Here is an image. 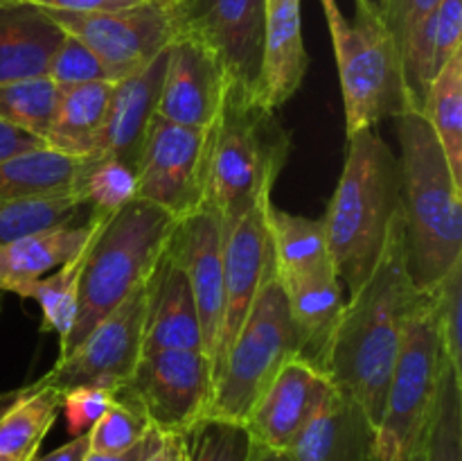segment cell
Wrapping results in <instances>:
<instances>
[{"instance_id":"1","label":"cell","mask_w":462,"mask_h":461,"mask_svg":"<svg viewBox=\"0 0 462 461\" xmlns=\"http://www.w3.org/2000/svg\"><path fill=\"white\" fill-rule=\"evenodd\" d=\"M418 294L406 269L400 208L377 265L343 306L328 362L334 387L355 398L377 428L402 333Z\"/></svg>"},{"instance_id":"2","label":"cell","mask_w":462,"mask_h":461,"mask_svg":"<svg viewBox=\"0 0 462 461\" xmlns=\"http://www.w3.org/2000/svg\"><path fill=\"white\" fill-rule=\"evenodd\" d=\"M393 120L402 149L406 269L418 292H431L462 260V185L420 108H406Z\"/></svg>"},{"instance_id":"3","label":"cell","mask_w":462,"mask_h":461,"mask_svg":"<svg viewBox=\"0 0 462 461\" xmlns=\"http://www.w3.org/2000/svg\"><path fill=\"white\" fill-rule=\"evenodd\" d=\"M400 158L374 129L347 136L346 165L325 211L328 251L337 276L356 292L382 256L400 211Z\"/></svg>"},{"instance_id":"4","label":"cell","mask_w":462,"mask_h":461,"mask_svg":"<svg viewBox=\"0 0 462 461\" xmlns=\"http://www.w3.org/2000/svg\"><path fill=\"white\" fill-rule=\"evenodd\" d=\"M289 147L291 140L275 113L257 104L248 86L228 81L215 122L208 185V206L221 217L224 230L271 199Z\"/></svg>"},{"instance_id":"5","label":"cell","mask_w":462,"mask_h":461,"mask_svg":"<svg viewBox=\"0 0 462 461\" xmlns=\"http://www.w3.org/2000/svg\"><path fill=\"white\" fill-rule=\"evenodd\" d=\"M174 229V217L144 199H134L104 221L88 249L75 325L66 342L59 343V357L81 343L135 285L152 274Z\"/></svg>"},{"instance_id":"6","label":"cell","mask_w":462,"mask_h":461,"mask_svg":"<svg viewBox=\"0 0 462 461\" xmlns=\"http://www.w3.org/2000/svg\"><path fill=\"white\" fill-rule=\"evenodd\" d=\"M346 107V134L374 129L386 118L415 107L409 93L400 50L377 9L356 3L355 21L337 0H320ZM418 108V107H415Z\"/></svg>"},{"instance_id":"7","label":"cell","mask_w":462,"mask_h":461,"mask_svg":"<svg viewBox=\"0 0 462 461\" xmlns=\"http://www.w3.org/2000/svg\"><path fill=\"white\" fill-rule=\"evenodd\" d=\"M298 351L300 343L289 312L287 294L275 271V262H271L251 312L217 366L208 416L246 423L262 393L273 382L280 369L298 357Z\"/></svg>"},{"instance_id":"8","label":"cell","mask_w":462,"mask_h":461,"mask_svg":"<svg viewBox=\"0 0 462 461\" xmlns=\"http://www.w3.org/2000/svg\"><path fill=\"white\" fill-rule=\"evenodd\" d=\"M442 364L436 294L420 292L406 319L377 428L379 459L388 461L427 428Z\"/></svg>"},{"instance_id":"9","label":"cell","mask_w":462,"mask_h":461,"mask_svg":"<svg viewBox=\"0 0 462 461\" xmlns=\"http://www.w3.org/2000/svg\"><path fill=\"white\" fill-rule=\"evenodd\" d=\"M212 136L215 125L210 129H194L156 113L147 127L135 165L138 199L162 208L176 221L208 206Z\"/></svg>"},{"instance_id":"10","label":"cell","mask_w":462,"mask_h":461,"mask_svg":"<svg viewBox=\"0 0 462 461\" xmlns=\"http://www.w3.org/2000/svg\"><path fill=\"white\" fill-rule=\"evenodd\" d=\"M215 391V369L203 351L143 353L116 393L129 398L162 434H185L206 419Z\"/></svg>"},{"instance_id":"11","label":"cell","mask_w":462,"mask_h":461,"mask_svg":"<svg viewBox=\"0 0 462 461\" xmlns=\"http://www.w3.org/2000/svg\"><path fill=\"white\" fill-rule=\"evenodd\" d=\"M152 274L135 285L125 301L113 307L68 355L59 357L43 375L50 384L68 391L79 384L117 389L131 378L143 357Z\"/></svg>"},{"instance_id":"12","label":"cell","mask_w":462,"mask_h":461,"mask_svg":"<svg viewBox=\"0 0 462 461\" xmlns=\"http://www.w3.org/2000/svg\"><path fill=\"white\" fill-rule=\"evenodd\" d=\"M176 36L210 50L233 84L255 89L264 43L266 0H161Z\"/></svg>"},{"instance_id":"13","label":"cell","mask_w":462,"mask_h":461,"mask_svg":"<svg viewBox=\"0 0 462 461\" xmlns=\"http://www.w3.org/2000/svg\"><path fill=\"white\" fill-rule=\"evenodd\" d=\"M66 34L88 45L117 80L147 66L174 41L170 9L161 0H144L120 12H48Z\"/></svg>"},{"instance_id":"14","label":"cell","mask_w":462,"mask_h":461,"mask_svg":"<svg viewBox=\"0 0 462 461\" xmlns=\"http://www.w3.org/2000/svg\"><path fill=\"white\" fill-rule=\"evenodd\" d=\"M224 221L212 206L176 221L170 251L183 267L201 321L203 353L215 355L224 321Z\"/></svg>"},{"instance_id":"15","label":"cell","mask_w":462,"mask_h":461,"mask_svg":"<svg viewBox=\"0 0 462 461\" xmlns=\"http://www.w3.org/2000/svg\"><path fill=\"white\" fill-rule=\"evenodd\" d=\"M271 199L257 203L251 212L226 229L224 240V321L219 342L212 355V369L224 360L235 334L251 312L253 301L262 287L266 269L273 262L266 208Z\"/></svg>"},{"instance_id":"16","label":"cell","mask_w":462,"mask_h":461,"mask_svg":"<svg viewBox=\"0 0 462 461\" xmlns=\"http://www.w3.org/2000/svg\"><path fill=\"white\" fill-rule=\"evenodd\" d=\"M228 77L215 54L189 36L167 45L165 72L156 113L194 129H210L221 111Z\"/></svg>"},{"instance_id":"17","label":"cell","mask_w":462,"mask_h":461,"mask_svg":"<svg viewBox=\"0 0 462 461\" xmlns=\"http://www.w3.org/2000/svg\"><path fill=\"white\" fill-rule=\"evenodd\" d=\"M332 387V380L323 371L300 357H293L255 402L246 419L248 432L262 446L287 450L311 416L320 409Z\"/></svg>"},{"instance_id":"18","label":"cell","mask_w":462,"mask_h":461,"mask_svg":"<svg viewBox=\"0 0 462 461\" xmlns=\"http://www.w3.org/2000/svg\"><path fill=\"white\" fill-rule=\"evenodd\" d=\"M284 452L293 461H382L377 425L355 398L337 387Z\"/></svg>"},{"instance_id":"19","label":"cell","mask_w":462,"mask_h":461,"mask_svg":"<svg viewBox=\"0 0 462 461\" xmlns=\"http://www.w3.org/2000/svg\"><path fill=\"white\" fill-rule=\"evenodd\" d=\"M310 71L302 36L300 0H266L264 43L253 98L266 111H280L300 90Z\"/></svg>"},{"instance_id":"20","label":"cell","mask_w":462,"mask_h":461,"mask_svg":"<svg viewBox=\"0 0 462 461\" xmlns=\"http://www.w3.org/2000/svg\"><path fill=\"white\" fill-rule=\"evenodd\" d=\"M165 59L167 48L140 71L113 81L111 102H108L97 154L117 158L135 170L147 127L156 116Z\"/></svg>"},{"instance_id":"21","label":"cell","mask_w":462,"mask_h":461,"mask_svg":"<svg viewBox=\"0 0 462 461\" xmlns=\"http://www.w3.org/2000/svg\"><path fill=\"white\" fill-rule=\"evenodd\" d=\"M280 283L287 294L289 312L300 343L298 357L328 375L332 339L337 333L338 316L346 306L343 283L337 276V269L325 267L310 274L280 278Z\"/></svg>"},{"instance_id":"22","label":"cell","mask_w":462,"mask_h":461,"mask_svg":"<svg viewBox=\"0 0 462 461\" xmlns=\"http://www.w3.org/2000/svg\"><path fill=\"white\" fill-rule=\"evenodd\" d=\"M203 351L201 321L180 262L171 256L170 244L153 267L143 353Z\"/></svg>"},{"instance_id":"23","label":"cell","mask_w":462,"mask_h":461,"mask_svg":"<svg viewBox=\"0 0 462 461\" xmlns=\"http://www.w3.org/2000/svg\"><path fill=\"white\" fill-rule=\"evenodd\" d=\"M63 39L66 32L45 9L0 5V86L45 75Z\"/></svg>"},{"instance_id":"24","label":"cell","mask_w":462,"mask_h":461,"mask_svg":"<svg viewBox=\"0 0 462 461\" xmlns=\"http://www.w3.org/2000/svg\"><path fill=\"white\" fill-rule=\"evenodd\" d=\"M63 391L41 375L36 382L0 393V455L30 461L61 411Z\"/></svg>"},{"instance_id":"25","label":"cell","mask_w":462,"mask_h":461,"mask_svg":"<svg viewBox=\"0 0 462 461\" xmlns=\"http://www.w3.org/2000/svg\"><path fill=\"white\" fill-rule=\"evenodd\" d=\"M113 81L59 89L45 147L70 158H90L99 152Z\"/></svg>"},{"instance_id":"26","label":"cell","mask_w":462,"mask_h":461,"mask_svg":"<svg viewBox=\"0 0 462 461\" xmlns=\"http://www.w3.org/2000/svg\"><path fill=\"white\" fill-rule=\"evenodd\" d=\"M93 226L95 215L90 212L84 224L57 226L0 244V294H21L23 287L63 265L88 240Z\"/></svg>"},{"instance_id":"27","label":"cell","mask_w":462,"mask_h":461,"mask_svg":"<svg viewBox=\"0 0 462 461\" xmlns=\"http://www.w3.org/2000/svg\"><path fill=\"white\" fill-rule=\"evenodd\" d=\"M266 220H269L275 271L280 278L334 267L328 251L323 217L311 220V217L293 215L271 202L266 208Z\"/></svg>"},{"instance_id":"28","label":"cell","mask_w":462,"mask_h":461,"mask_svg":"<svg viewBox=\"0 0 462 461\" xmlns=\"http://www.w3.org/2000/svg\"><path fill=\"white\" fill-rule=\"evenodd\" d=\"M95 215V226L90 230L88 240L81 244L79 251L72 258H68L63 265H59L57 269L50 271L43 278L34 280L27 287H23V292L18 296L23 298H34L41 307V315H43V324L41 330L43 333H54L59 337V343L66 342V337L70 334L72 325H75L77 316V301H79V285H81V274H84L86 258H88V249L93 244V238L97 235V230L102 229L104 221L111 215H104V212H93Z\"/></svg>"},{"instance_id":"29","label":"cell","mask_w":462,"mask_h":461,"mask_svg":"<svg viewBox=\"0 0 462 461\" xmlns=\"http://www.w3.org/2000/svg\"><path fill=\"white\" fill-rule=\"evenodd\" d=\"M79 165L81 158L63 156L48 147L5 158L0 161V202L72 194Z\"/></svg>"},{"instance_id":"30","label":"cell","mask_w":462,"mask_h":461,"mask_svg":"<svg viewBox=\"0 0 462 461\" xmlns=\"http://www.w3.org/2000/svg\"><path fill=\"white\" fill-rule=\"evenodd\" d=\"M420 111L431 125L451 174L462 185V50L436 72Z\"/></svg>"},{"instance_id":"31","label":"cell","mask_w":462,"mask_h":461,"mask_svg":"<svg viewBox=\"0 0 462 461\" xmlns=\"http://www.w3.org/2000/svg\"><path fill=\"white\" fill-rule=\"evenodd\" d=\"M72 194L81 206H88L90 212L113 215L126 203L138 199L135 170L117 158L104 156V154L81 158Z\"/></svg>"},{"instance_id":"32","label":"cell","mask_w":462,"mask_h":461,"mask_svg":"<svg viewBox=\"0 0 462 461\" xmlns=\"http://www.w3.org/2000/svg\"><path fill=\"white\" fill-rule=\"evenodd\" d=\"M424 461H462V373L447 360L427 419Z\"/></svg>"},{"instance_id":"33","label":"cell","mask_w":462,"mask_h":461,"mask_svg":"<svg viewBox=\"0 0 462 461\" xmlns=\"http://www.w3.org/2000/svg\"><path fill=\"white\" fill-rule=\"evenodd\" d=\"M59 86L48 75L12 81L0 86V118L45 143Z\"/></svg>"},{"instance_id":"34","label":"cell","mask_w":462,"mask_h":461,"mask_svg":"<svg viewBox=\"0 0 462 461\" xmlns=\"http://www.w3.org/2000/svg\"><path fill=\"white\" fill-rule=\"evenodd\" d=\"M81 203L72 194L61 197H30L0 202V244L75 224Z\"/></svg>"},{"instance_id":"35","label":"cell","mask_w":462,"mask_h":461,"mask_svg":"<svg viewBox=\"0 0 462 461\" xmlns=\"http://www.w3.org/2000/svg\"><path fill=\"white\" fill-rule=\"evenodd\" d=\"M253 434L246 423L206 416L185 432L188 461H248Z\"/></svg>"},{"instance_id":"36","label":"cell","mask_w":462,"mask_h":461,"mask_svg":"<svg viewBox=\"0 0 462 461\" xmlns=\"http://www.w3.org/2000/svg\"><path fill=\"white\" fill-rule=\"evenodd\" d=\"M147 416L129 398L116 393L108 409L88 432L90 452H122L140 441L152 429Z\"/></svg>"},{"instance_id":"37","label":"cell","mask_w":462,"mask_h":461,"mask_svg":"<svg viewBox=\"0 0 462 461\" xmlns=\"http://www.w3.org/2000/svg\"><path fill=\"white\" fill-rule=\"evenodd\" d=\"M45 75L59 86H81L95 84V81H117V75L88 48L75 36L66 34L61 45L54 52Z\"/></svg>"},{"instance_id":"38","label":"cell","mask_w":462,"mask_h":461,"mask_svg":"<svg viewBox=\"0 0 462 461\" xmlns=\"http://www.w3.org/2000/svg\"><path fill=\"white\" fill-rule=\"evenodd\" d=\"M438 306V325H440L442 355L462 373V260L456 262L449 274L433 287Z\"/></svg>"},{"instance_id":"39","label":"cell","mask_w":462,"mask_h":461,"mask_svg":"<svg viewBox=\"0 0 462 461\" xmlns=\"http://www.w3.org/2000/svg\"><path fill=\"white\" fill-rule=\"evenodd\" d=\"M113 396H116V389L102 387V384H79L63 391L61 414L66 416V429L70 438L88 434L108 409Z\"/></svg>"},{"instance_id":"40","label":"cell","mask_w":462,"mask_h":461,"mask_svg":"<svg viewBox=\"0 0 462 461\" xmlns=\"http://www.w3.org/2000/svg\"><path fill=\"white\" fill-rule=\"evenodd\" d=\"M438 0H386L382 18L386 30L395 41L400 57L404 54L406 43L420 27L429 25L436 14Z\"/></svg>"},{"instance_id":"41","label":"cell","mask_w":462,"mask_h":461,"mask_svg":"<svg viewBox=\"0 0 462 461\" xmlns=\"http://www.w3.org/2000/svg\"><path fill=\"white\" fill-rule=\"evenodd\" d=\"M462 50V0H438L433 14V77Z\"/></svg>"},{"instance_id":"42","label":"cell","mask_w":462,"mask_h":461,"mask_svg":"<svg viewBox=\"0 0 462 461\" xmlns=\"http://www.w3.org/2000/svg\"><path fill=\"white\" fill-rule=\"evenodd\" d=\"M18 3L34 5L45 12H68V14H99V12H120V9L134 7L144 0H18Z\"/></svg>"},{"instance_id":"43","label":"cell","mask_w":462,"mask_h":461,"mask_svg":"<svg viewBox=\"0 0 462 461\" xmlns=\"http://www.w3.org/2000/svg\"><path fill=\"white\" fill-rule=\"evenodd\" d=\"M162 432H158L156 428L149 429L143 438H140L135 446H131L129 450L122 452H90L84 456V461H149V456L161 447Z\"/></svg>"},{"instance_id":"44","label":"cell","mask_w":462,"mask_h":461,"mask_svg":"<svg viewBox=\"0 0 462 461\" xmlns=\"http://www.w3.org/2000/svg\"><path fill=\"white\" fill-rule=\"evenodd\" d=\"M45 147V143L36 136L27 134V131L18 129V127L9 125L0 118V161L5 158L18 156V154L34 152V149Z\"/></svg>"},{"instance_id":"45","label":"cell","mask_w":462,"mask_h":461,"mask_svg":"<svg viewBox=\"0 0 462 461\" xmlns=\"http://www.w3.org/2000/svg\"><path fill=\"white\" fill-rule=\"evenodd\" d=\"M88 455V434L84 437H75L68 443H63L57 450L48 452V455H36L30 461H84V456Z\"/></svg>"},{"instance_id":"46","label":"cell","mask_w":462,"mask_h":461,"mask_svg":"<svg viewBox=\"0 0 462 461\" xmlns=\"http://www.w3.org/2000/svg\"><path fill=\"white\" fill-rule=\"evenodd\" d=\"M149 461H188L185 434H162L161 447L149 456Z\"/></svg>"},{"instance_id":"47","label":"cell","mask_w":462,"mask_h":461,"mask_svg":"<svg viewBox=\"0 0 462 461\" xmlns=\"http://www.w3.org/2000/svg\"><path fill=\"white\" fill-rule=\"evenodd\" d=\"M424 437H427V428L420 437H415L409 446L402 447L395 456H391L388 461H424Z\"/></svg>"},{"instance_id":"48","label":"cell","mask_w":462,"mask_h":461,"mask_svg":"<svg viewBox=\"0 0 462 461\" xmlns=\"http://www.w3.org/2000/svg\"><path fill=\"white\" fill-rule=\"evenodd\" d=\"M248 461H293V459L284 450H273V447H266L255 441L253 443L251 459Z\"/></svg>"},{"instance_id":"49","label":"cell","mask_w":462,"mask_h":461,"mask_svg":"<svg viewBox=\"0 0 462 461\" xmlns=\"http://www.w3.org/2000/svg\"><path fill=\"white\" fill-rule=\"evenodd\" d=\"M355 3H361V5H368V7L377 9V12H379V14H382V9H383V3H386V0H355Z\"/></svg>"},{"instance_id":"50","label":"cell","mask_w":462,"mask_h":461,"mask_svg":"<svg viewBox=\"0 0 462 461\" xmlns=\"http://www.w3.org/2000/svg\"><path fill=\"white\" fill-rule=\"evenodd\" d=\"M9 3H18V0H0V5H9Z\"/></svg>"},{"instance_id":"51","label":"cell","mask_w":462,"mask_h":461,"mask_svg":"<svg viewBox=\"0 0 462 461\" xmlns=\"http://www.w3.org/2000/svg\"><path fill=\"white\" fill-rule=\"evenodd\" d=\"M0 461H12V459H9V456H5V455H0Z\"/></svg>"}]
</instances>
